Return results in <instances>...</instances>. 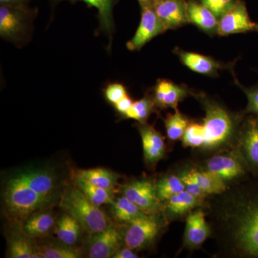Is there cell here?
Segmentation results:
<instances>
[{
	"instance_id": "obj_1",
	"label": "cell",
	"mask_w": 258,
	"mask_h": 258,
	"mask_svg": "<svg viewBox=\"0 0 258 258\" xmlns=\"http://www.w3.org/2000/svg\"><path fill=\"white\" fill-rule=\"evenodd\" d=\"M235 214V238L241 254L258 258V180L245 190Z\"/></svg>"
},
{
	"instance_id": "obj_2",
	"label": "cell",
	"mask_w": 258,
	"mask_h": 258,
	"mask_svg": "<svg viewBox=\"0 0 258 258\" xmlns=\"http://www.w3.org/2000/svg\"><path fill=\"white\" fill-rule=\"evenodd\" d=\"M4 198L7 212L17 221L26 220L50 203V200L40 196L30 187L21 173L8 181Z\"/></svg>"
},
{
	"instance_id": "obj_3",
	"label": "cell",
	"mask_w": 258,
	"mask_h": 258,
	"mask_svg": "<svg viewBox=\"0 0 258 258\" xmlns=\"http://www.w3.org/2000/svg\"><path fill=\"white\" fill-rule=\"evenodd\" d=\"M60 207L75 217L89 234L104 230L112 223L99 207L93 205L77 186H71L63 194Z\"/></svg>"
},
{
	"instance_id": "obj_4",
	"label": "cell",
	"mask_w": 258,
	"mask_h": 258,
	"mask_svg": "<svg viewBox=\"0 0 258 258\" xmlns=\"http://www.w3.org/2000/svg\"><path fill=\"white\" fill-rule=\"evenodd\" d=\"M205 106V118L203 123L205 131L204 149H215L225 143L233 134L237 125L236 118L223 107L205 97L200 98Z\"/></svg>"
},
{
	"instance_id": "obj_5",
	"label": "cell",
	"mask_w": 258,
	"mask_h": 258,
	"mask_svg": "<svg viewBox=\"0 0 258 258\" xmlns=\"http://www.w3.org/2000/svg\"><path fill=\"white\" fill-rule=\"evenodd\" d=\"M157 214L144 213L127 224L122 238L125 246L134 250L148 247L157 237L161 225Z\"/></svg>"
},
{
	"instance_id": "obj_6",
	"label": "cell",
	"mask_w": 258,
	"mask_h": 258,
	"mask_svg": "<svg viewBox=\"0 0 258 258\" xmlns=\"http://www.w3.org/2000/svg\"><path fill=\"white\" fill-rule=\"evenodd\" d=\"M33 13L27 6L1 5L0 35L5 40L19 42L30 30Z\"/></svg>"
},
{
	"instance_id": "obj_7",
	"label": "cell",
	"mask_w": 258,
	"mask_h": 258,
	"mask_svg": "<svg viewBox=\"0 0 258 258\" xmlns=\"http://www.w3.org/2000/svg\"><path fill=\"white\" fill-rule=\"evenodd\" d=\"M121 193L145 213L156 214L160 210L161 201L157 196L156 184L150 180L129 182L122 186Z\"/></svg>"
},
{
	"instance_id": "obj_8",
	"label": "cell",
	"mask_w": 258,
	"mask_h": 258,
	"mask_svg": "<svg viewBox=\"0 0 258 258\" xmlns=\"http://www.w3.org/2000/svg\"><path fill=\"white\" fill-rule=\"evenodd\" d=\"M142 18L134 36L126 44L129 50H139L153 38L166 31L152 5H144Z\"/></svg>"
},
{
	"instance_id": "obj_9",
	"label": "cell",
	"mask_w": 258,
	"mask_h": 258,
	"mask_svg": "<svg viewBox=\"0 0 258 258\" xmlns=\"http://www.w3.org/2000/svg\"><path fill=\"white\" fill-rule=\"evenodd\" d=\"M91 235L88 243V256L91 258H113L123 241L121 232L113 222L104 230Z\"/></svg>"
},
{
	"instance_id": "obj_10",
	"label": "cell",
	"mask_w": 258,
	"mask_h": 258,
	"mask_svg": "<svg viewBox=\"0 0 258 258\" xmlns=\"http://www.w3.org/2000/svg\"><path fill=\"white\" fill-rule=\"evenodd\" d=\"M255 23L249 18L243 2L237 1L235 6L219 19L218 32L220 36L254 31Z\"/></svg>"
},
{
	"instance_id": "obj_11",
	"label": "cell",
	"mask_w": 258,
	"mask_h": 258,
	"mask_svg": "<svg viewBox=\"0 0 258 258\" xmlns=\"http://www.w3.org/2000/svg\"><path fill=\"white\" fill-rule=\"evenodd\" d=\"M185 0H156L153 4L166 30H175L189 24Z\"/></svg>"
},
{
	"instance_id": "obj_12",
	"label": "cell",
	"mask_w": 258,
	"mask_h": 258,
	"mask_svg": "<svg viewBox=\"0 0 258 258\" xmlns=\"http://www.w3.org/2000/svg\"><path fill=\"white\" fill-rule=\"evenodd\" d=\"M174 52L188 69L205 76H216L219 71L225 69L226 66L213 57L181 50L179 47H176Z\"/></svg>"
},
{
	"instance_id": "obj_13",
	"label": "cell",
	"mask_w": 258,
	"mask_h": 258,
	"mask_svg": "<svg viewBox=\"0 0 258 258\" xmlns=\"http://www.w3.org/2000/svg\"><path fill=\"white\" fill-rule=\"evenodd\" d=\"M241 141L246 160L258 174V116L250 115L244 121L241 131Z\"/></svg>"
},
{
	"instance_id": "obj_14",
	"label": "cell",
	"mask_w": 258,
	"mask_h": 258,
	"mask_svg": "<svg viewBox=\"0 0 258 258\" xmlns=\"http://www.w3.org/2000/svg\"><path fill=\"white\" fill-rule=\"evenodd\" d=\"M189 94L187 88L166 80H159L154 88V103L161 108H176Z\"/></svg>"
},
{
	"instance_id": "obj_15",
	"label": "cell",
	"mask_w": 258,
	"mask_h": 258,
	"mask_svg": "<svg viewBox=\"0 0 258 258\" xmlns=\"http://www.w3.org/2000/svg\"><path fill=\"white\" fill-rule=\"evenodd\" d=\"M186 12L189 23L210 36L217 35L219 19L209 8L201 3L191 1L187 3Z\"/></svg>"
},
{
	"instance_id": "obj_16",
	"label": "cell",
	"mask_w": 258,
	"mask_h": 258,
	"mask_svg": "<svg viewBox=\"0 0 258 258\" xmlns=\"http://www.w3.org/2000/svg\"><path fill=\"white\" fill-rule=\"evenodd\" d=\"M21 174L32 190L51 200L57 188V179L53 173L44 169H33L23 171Z\"/></svg>"
},
{
	"instance_id": "obj_17",
	"label": "cell",
	"mask_w": 258,
	"mask_h": 258,
	"mask_svg": "<svg viewBox=\"0 0 258 258\" xmlns=\"http://www.w3.org/2000/svg\"><path fill=\"white\" fill-rule=\"evenodd\" d=\"M210 229L201 210L191 213L186 220L185 240L191 246L203 244L210 235Z\"/></svg>"
},
{
	"instance_id": "obj_18",
	"label": "cell",
	"mask_w": 258,
	"mask_h": 258,
	"mask_svg": "<svg viewBox=\"0 0 258 258\" xmlns=\"http://www.w3.org/2000/svg\"><path fill=\"white\" fill-rule=\"evenodd\" d=\"M62 1H81L89 7L96 8L98 13L100 28L109 39L110 44L111 43L112 36L114 30L113 10L115 3V0H52L54 3H60Z\"/></svg>"
},
{
	"instance_id": "obj_19",
	"label": "cell",
	"mask_w": 258,
	"mask_h": 258,
	"mask_svg": "<svg viewBox=\"0 0 258 258\" xmlns=\"http://www.w3.org/2000/svg\"><path fill=\"white\" fill-rule=\"evenodd\" d=\"M208 170L215 173L225 180H230L244 174L242 164L236 158L230 156H215L208 164Z\"/></svg>"
},
{
	"instance_id": "obj_20",
	"label": "cell",
	"mask_w": 258,
	"mask_h": 258,
	"mask_svg": "<svg viewBox=\"0 0 258 258\" xmlns=\"http://www.w3.org/2000/svg\"><path fill=\"white\" fill-rule=\"evenodd\" d=\"M82 229L81 224L66 212L56 222L55 233L62 243L73 246L79 240Z\"/></svg>"
},
{
	"instance_id": "obj_21",
	"label": "cell",
	"mask_w": 258,
	"mask_h": 258,
	"mask_svg": "<svg viewBox=\"0 0 258 258\" xmlns=\"http://www.w3.org/2000/svg\"><path fill=\"white\" fill-rule=\"evenodd\" d=\"M55 224L52 214L39 212L29 217L23 225V232L28 237H40L49 233Z\"/></svg>"
},
{
	"instance_id": "obj_22",
	"label": "cell",
	"mask_w": 258,
	"mask_h": 258,
	"mask_svg": "<svg viewBox=\"0 0 258 258\" xmlns=\"http://www.w3.org/2000/svg\"><path fill=\"white\" fill-rule=\"evenodd\" d=\"M111 212L115 222L125 225L145 213L124 196L114 200L111 204Z\"/></svg>"
},
{
	"instance_id": "obj_23",
	"label": "cell",
	"mask_w": 258,
	"mask_h": 258,
	"mask_svg": "<svg viewBox=\"0 0 258 258\" xmlns=\"http://www.w3.org/2000/svg\"><path fill=\"white\" fill-rule=\"evenodd\" d=\"M75 184L78 188L82 191L86 198L97 207L109 204L111 205L114 201L113 190L103 189L88 182L81 176L76 175Z\"/></svg>"
},
{
	"instance_id": "obj_24",
	"label": "cell",
	"mask_w": 258,
	"mask_h": 258,
	"mask_svg": "<svg viewBox=\"0 0 258 258\" xmlns=\"http://www.w3.org/2000/svg\"><path fill=\"white\" fill-rule=\"evenodd\" d=\"M76 175L81 176L95 186L108 190L114 189L118 180L115 173L103 168L80 170Z\"/></svg>"
},
{
	"instance_id": "obj_25",
	"label": "cell",
	"mask_w": 258,
	"mask_h": 258,
	"mask_svg": "<svg viewBox=\"0 0 258 258\" xmlns=\"http://www.w3.org/2000/svg\"><path fill=\"white\" fill-rule=\"evenodd\" d=\"M166 210L173 216H179L187 213L199 206L202 200L185 191L177 194L166 200Z\"/></svg>"
},
{
	"instance_id": "obj_26",
	"label": "cell",
	"mask_w": 258,
	"mask_h": 258,
	"mask_svg": "<svg viewBox=\"0 0 258 258\" xmlns=\"http://www.w3.org/2000/svg\"><path fill=\"white\" fill-rule=\"evenodd\" d=\"M26 237L15 236L12 237L9 242L10 257L42 258L38 249L34 247L31 241Z\"/></svg>"
},
{
	"instance_id": "obj_27",
	"label": "cell",
	"mask_w": 258,
	"mask_h": 258,
	"mask_svg": "<svg viewBox=\"0 0 258 258\" xmlns=\"http://www.w3.org/2000/svg\"><path fill=\"white\" fill-rule=\"evenodd\" d=\"M195 175L202 190L205 195L223 192L226 189L225 181L212 171H199L195 169Z\"/></svg>"
},
{
	"instance_id": "obj_28",
	"label": "cell",
	"mask_w": 258,
	"mask_h": 258,
	"mask_svg": "<svg viewBox=\"0 0 258 258\" xmlns=\"http://www.w3.org/2000/svg\"><path fill=\"white\" fill-rule=\"evenodd\" d=\"M158 198L161 202L166 201L174 195L185 191L184 182L181 177L169 176L162 178L156 184Z\"/></svg>"
},
{
	"instance_id": "obj_29",
	"label": "cell",
	"mask_w": 258,
	"mask_h": 258,
	"mask_svg": "<svg viewBox=\"0 0 258 258\" xmlns=\"http://www.w3.org/2000/svg\"><path fill=\"white\" fill-rule=\"evenodd\" d=\"M168 138L171 141L182 138L190 122L185 115L176 110L174 114H169L164 120Z\"/></svg>"
},
{
	"instance_id": "obj_30",
	"label": "cell",
	"mask_w": 258,
	"mask_h": 258,
	"mask_svg": "<svg viewBox=\"0 0 258 258\" xmlns=\"http://www.w3.org/2000/svg\"><path fill=\"white\" fill-rule=\"evenodd\" d=\"M155 105L154 99L147 96H144L142 99L134 102L130 109L123 116L137 120L141 123H145Z\"/></svg>"
},
{
	"instance_id": "obj_31",
	"label": "cell",
	"mask_w": 258,
	"mask_h": 258,
	"mask_svg": "<svg viewBox=\"0 0 258 258\" xmlns=\"http://www.w3.org/2000/svg\"><path fill=\"white\" fill-rule=\"evenodd\" d=\"M42 258H79L81 252L79 249L71 246H44L37 247Z\"/></svg>"
},
{
	"instance_id": "obj_32",
	"label": "cell",
	"mask_w": 258,
	"mask_h": 258,
	"mask_svg": "<svg viewBox=\"0 0 258 258\" xmlns=\"http://www.w3.org/2000/svg\"><path fill=\"white\" fill-rule=\"evenodd\" d=\"M181 139L185 147H203L205 142V131L203 123H190Z\"/></svg>"
},
{
	"instance_id": "obj_33",
	"label": "cell",
	"mask_w": 258,
	"mask_h": 258,
	"mask_svg": "<svg viewBox=\"0 0 258 258\" xmlns=\"http://www.w3.org/2000/svg\"><path fill=\"white\" fill-rule=\"evenodd\" d=\"M139 132L142 137V143L157 148L162 152H165V143H164V139L162 136L155 130V128L145 123H142V125L139 126Z\"/></svg>"
},
{
	"instance_id": "obj_34",
	"label": "cell",
	"mask_w": 258,
	"mask_h": 258,
	"mask_svg": "<svg viewBox=\"0 0 258 258\" xmlns=\"http://www.w3.org/2000/svg\"><path fill=\"white\" fill-rule=\"evenodd\" d=\"M181 179L184 182L185 190L192 195L195 198L203 200V198H205V197L206 196V195L203 192V190L200 187L198 180L197 179L196 175H195V169H191V171L183 174L181 176Z\"/></svg>"
},
{
	"instance_id": "obj_35",
	"label": "cell",
	"mask_w": 258,
	"mask_h": 258,
	"mask_svg": "<svg viewBox=\"0 0 258 258\" xmlns=\"http://www.w3.org/2000/svg\"><path fill=\"white\" fill-rule=\"evenodd\" d=\"M200 3L209 8L220 19L232 9L237 1L236 0H200Z\"/></svg>"
},
{
	"instance_id": "obj_36",
	"label": "cell",
	"mask_w": 258,
	"mask_h": 258,
	"mask_svg": "<svg viewBox=\"0 0 258 258\" xmlns=\"http://www.w3.org/2000/svg\"><path fill=\"white\" fill-rule=\"evenodd\" d=\"M247 98V106L244 113L258 116V85L251 88H245L237 83Z\"/></svg>"
},
{
	"instance_id": "obj_37",
	"label": "cell",
	"mask_w": 258,
	"mask_h": 258,
	"mask_svg": "<svg viewBox=\"0 0 258 258\" xmlns=\"http://www.w3.org/2000/svg\"><path fill=\"white\" fill-rule=\"evenodd\" d=\"M105 96L107 101L114 105L117 102L127 96L126 89L120 83H111L105 90Z\"/></svg>"
},
{
	"instance_id": "obj_38",
	"label": "cell",
	"mask_w": 258,
	"mask_h": 258,
	"mask_svg": "<svg viewBox=\"0 0 258 258\" xmlns=\"http://www.w3.org/2000/svg\"><path fill=\"white\" fill-rule=\"evenodd\" d=\"M133 103L134 102L132 101V98L127 95V96L123 97L122 99H120L119 101L115 103L113 106H114L115 110H116L118 113L123 115L130 109Z\"/></svg>"
},
{
	"instance_id": "obj_39",
	"label": "cell",
	"mask_w": 258,
	"mask_h": 258,
	"mask_svg": "<svg viewBox=\"0 0 258 258\" xmlns=\"http://www.w3.org/2000/svg\"><path fill=\"white\" fill-rule=\"evenodd\" d=\"M134 249L126 247L124 248H120L116 253L113 255V258H137L138 256L134 252Z\"/></svg>"
},
{
	"instance_id": "obj_40",
	"label": "cell",
	"mask_w": 258,
	"mask_h": 258,
	"mask_svg": "<svg viewBox=\"0 0 258 258\" xmlns=\"http://www.w3.org/2000/svg\"><path fill=\"white\" fill-rule=\"evenodd\" d=\"M30 0H0L1 5H11V6H27Z\"/></svg>"
},
{
	"instance_id": "obj_41",
	"label": "cell",
	"mask_w": 258,
	"mask_h": 258,
	"mask_svg": "<svg viewBox=\"0 0 258 258\" xmlns=\"http://www.w3.org/2000/svg\"><path fill=\"white\" fill-rule=\"evenodd\" d=\"M138 1L141 7L144 6V5H152L153 6V4L156 0H138Z\"/></svg>"
},
{
	"instance_id": "obj_42",
	"label": "cell",
	"mask_w": 258,
	"mask_h": 258,
	"mask_svg": "<svg viewBox=\"0 0 258 258\" xmlns=\"http://www.w3.org/2000/svg\"><path fill=\"white\" fill-rule=\"evenodd\" d=\"M254 31L258 32V23H255V27H254Z\"/></svg>"
}]
</instances>
